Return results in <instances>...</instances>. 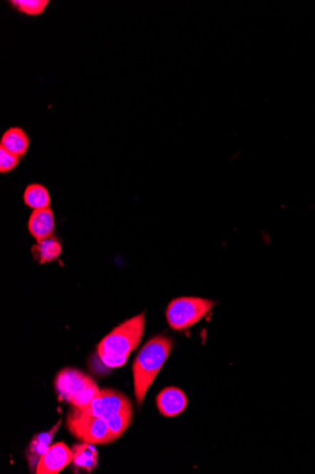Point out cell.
<instances>
[{
  "mask_svg": "<svg viewBox=\"0 0 315 474\" xmlns=\"http://www.w3.org/2000/svg\"><path fill=\"white\" fill-rule=\"evenodd\" d=\"M72 450L63 442L52 445L38 464L37 474H57L71 463Z\"/></svg>",
  "mask_w": 315,
  "mask_h": 474,
  "instance_id": "obj_6",
  "label": "cell"
},
{
  "mask_svg": "<svg viewBox=\"0 0 315 474\" xmlns=\"http://www.w3.org/2000/svg\"><path fill=\"white\" fill-rule=\"evenodd\" d=\"M51 447V444L46 443V442L41 441L37 438H32L30 446H29L27 450V460L29 467L31 473H36L38 464L41 460V458H43V455Z\"/></svg>",
  "mask_w": 315,
  "mask_h": 474,
  "instance_id": "obj_16",
  "label": "cell"
},
{
  "mask_svg": "<svg viewBox=\"0 0 315 474\" xmlns=\"http://www.w3.org/2000/svg\"><path fill=\"white\" fill-rule=\"evenodd\" d=\"M33 252L34 254H36L37 260L41 263H45L59 257L62 252V247L55 238H49L39 241L38 246H34Z\"/></svg>",
  "mask_w": 315,
  "mask_h": 474,
  "instance_id": "obj_14",
  "label": "cell"
},
{
  "mask_svg": "<svg viewBox=\"0 0 315 474\" xmlns=\"http://www.w3.org/2000/svg\"><path fill=\"white\" fill-rule=\"evenodd\" d=\"M73 463L86 472H92L98 465V450L93 444L83 443L73 447Z\"/></svg>",
  "mask_w": 315,
  "mask_h": 474,
  "instance_id": "obj_10",
  "label": "cell"
},
{
  "mask_svg": "<svg viewBox=\"0 0 315 474\" xmlns=\"http://www.w3.org/2000/svg\"><path fill=\"white\" fill-rule=\"evenodd\" d=\"M145 326V313L127 320L105 336L98 345V356L110 368L125 365L128 357L141 342Z\"/></svg>",
  "mask_w": 315,
  "mask_h": 474,
  "instance_id": "obj_1",
  "label": "cell"
},
{
  "mask_svg": "<svg viewBox=\"0 0 315 474\" xmlns=\"http://www.w3.org/2000/svg\"><path fill=\"white\" fill-rule=\"evenodd\" d=\"M100 398L103 418L106 420L131 404L126 395L112 389H100Z\"/></svg>",
  "mask_w": 315,
  "mask_h": 474,
  "instance_id": "obj_11",
  "label": "cell"
},
{
  "mask_svg": "<svg viewBox=\"0 0 315 474\" xmlns=\"http://www.w3.org/2000/svg\"><path fill=\"white\" fill-rule=\"evenodd\" d=\"M215 302L200 298L174 299L166 310V319L175 331L186 330L208 315Z\"/></svg>",
  "mask_w": 315,
  "mask_h": 474,
  "instance_id": "obj_3",
  "label": "cell"
},
{
  "mask_svg": "<svg viewBox=\"0 0 315 474\" xmlns=\"http://www.w3.org/2000/svg\"><path fill=\"white\" fill-rule=\"evenodd\" d=\"M11 7L20 14L29 16H39L45 13L48 0H11Z\"/></svg>",
  "mask_w": 315,
  "mask_h": 474,
  "instance_id": "obj_15",
  "label": "cell"
},
{
  "mask_svg": "<svg viewBox=\"0 0 315 474\" xmlns=\"http://www.w3.org/2000/svg\"><path fill=\"white\" fill-rule=\"evenodd\" d=\"M71 434L89 444H109V429L106 420L75 408L67 418Z\"/></svg>",
  "mask_w": 315,
  "mask_h": 474,
  "instance_id": "obj_4",
  "label": "cell"
},
{
  "mask_svg": "<svg viewBox=\"0 0 315 474\" xmlns=\"http://www.w3.org/2000/svg\"><path fill=\"white\" fill-rule=\"evenodd\" d=\"M133 420V405H128L118 414L108 418L107 424L109 429L110 443L115 441L127 431Z\"/></svg>",
  "mask_w": 315,
  "mask_h": 474,
  "instance_id": "obj_12",
  "label": "cell"
},
{
  "mask_svg": "<svg viewBox=\"0 0 315 474\" xmlns=\"http://www.w3.org/2000/svg\"><path fill=\"white\" fill-rule=\"evenodd\" d=\"M1 147L19 158L25 156L30 147V138L22 128L11 127L3 133Z\"/></svg>",
  "mask_w": 315,
  "mask_h": 474,
  "instance_id": "obj_9",
  "label": "cell"
},
{
  "mask_svg": "<svg viewBox=\"0 0 315 474\" xmlns=\"http://www.w3.org/2000/svg\"><path fill=\"white\" fill-rule=\"evenodd\" d=\"M188 400L182 389L167 388L163 389L157 397V406L160 414L166 418H173L182 414L187 407Z\"/></svg>",
  "mask_w": 315,
  "mask_h": 474,
  "instance_id": "obj_7",
  "label": "cell"
},
{
  "mask_svg": "<svg viewBox=\"0 0 315 474\" xmlns=\"http://www.w3.org/2000/svg\"><path fill=\"white\" fill-rule=\"evenodd\" d=\"M29 231L39 243L51 238L55 228L53 211L51 208L37 209L32 212L28 223Z\"/></svg>",
  "mask_w": 315,
  "mask_h": 474,
  "instance_id": "obj_8",
  "label": "cell"
},
{
  "mask_svg": "<svg viewBox=\"0 0 315 474\" xmlns=\"http://www.w3.org/2000/svg\"><path fill=\"white\" fill-rule=\"evenodd\" d=\"M94 380L83 372L77 369L66 368L57 375L55 380V388L60 400L71 403L73 398L77 397L87 386L91 385Z\"/></svg>",
  "mask_w": 315,
  "mask_h": 474,
  "instance_id": "obj_5",
  "label": "cell"
},
{
  "mask_svg": "<svg viewBox=\"0 0 315 474\" xmlns=\"http://www.w3.org/2000/svg\"><path fill=\"white\" fill-rule=\"evenodd\" d=\"M25 205L37 211L51 208V198L48 188L40 184L29 185L24 193Z\"/></svg>",
  "mask_w": 315,
  "mask_h": 474,
  "instance_id": "obj_13",
  "label": "cell"
},
{
  "mask_svg": "<svg viewBox=\"0 0 315 474\" xmlns=\"http://www.w3.org/2000/svg\"><path fill=\"white\" fill-rule=\"evenodd\" d=\"M19 156L0 147V171L2 173H7L9 171H13L19 165Z\"/></svg>",
  "mask_w": 315,
  "mask_h": 474,
  "instance_id": "obj_17",
  "label": "cell"
},
{
  "mask_svg": "<svg viewBox=\"0 0 315 474\" xmlns=\"http://www.w3.org/2000/svg\"><path fill=\"white\" fill-rule=\"evenodd\" d=\"M172 341L166 336H156L143 347L133 363L134 394L141 406L148 389L167 360Z\"/></svg>",
  "mask_w": 315,
  "mask_h": 474,
  "instance_id": "obj_2",
  "label": "cell"
}]
</instances>
